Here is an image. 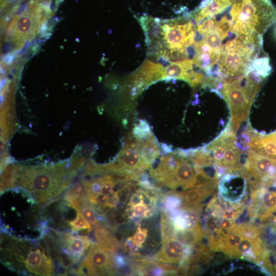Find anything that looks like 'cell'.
<instances>
[{
    "label": "cell",
    "mask_w": 276,
    "mask_h": 276,
    "mask_svg": "<svg viewBox=\"0 0 276 276\" xmlns=\"http://www.w3.org/2000/svg\"><path fill=\"white\" fill-rule=\"evenodd\" d=\"M1 238V261L8 268L36 275H53L55 266L43 239L17 238L6 235Z\"/></svg>",
    "instance_id": "6da1fadb"
},
{
    "label": "cell",
    "mask_w": 276,
    "mask_h": 276,
    "mask_svg": "<svg viewBox=\"0 0 276 276\" xmlns=\"http://www.w3.org/2000/svg\"><path fill=\"white\" fill-rule=\"evenodd\" d=\"M12 171L11 189L15 186L25 190L37 203L50 201L58 197L68 186L70 181L61 166L33 167Z\"/></svg>",
    "instance_id": "7a4b0ae2"
},
{
    "label": "cell",
    "mask_w": 276,
    "mask_h": 276,
    "mask_svg": "<svg viewBox=\"0 0 276 276\" xmlns=\"http://www.w3.org/2000/svg\"><path fill=\"white\" fill-rule=\"evenodd\" d=\"M261 84L262 82L251 75H247L237 81L222 83L218 93H220L228 105L231 114L229 124L236 131L241 123L246 121Z\"/></svg>",
    "instance_id": "3957f363"
},
{
    "label": "cell",
    "mask_w": 276,
    "mask_h": 276,
    "mask_svg": "<svg viewBox=\"0 0 276 276\" xmlns=\"http://www.w3.org/2000/svg\"><path fill=\"white\" fill-rule=\"evenodd\" d=\"M240 174L249 185L251 191L261 187L276 188V157L248 150Z\"/></svg>",
    "instance_id": "277c9868"
},
{
    "label": "cell",
    "mask_w": 276,
    "mask_h": 276,
    "mask_svg": "<svg viewBox=\"0 0 276 276\" xmlns=\"http://www.w3.org/2000/svg\"><path fill=\"white\" fill-rule=\"evenodd\" d=\"M114 251L99 243H92L86 255L78 265L77 275H114L118 267Z\"/></svg>",
    "instance_id": "5b68a950"
},
{
    "label": "cell",
    "mask_w": 276,
    "mask_h": 276,
    "mask_svg": "<svg viewBox=\"0 0 276 276\" xmlns=\"http://www.w3.org/2000/svg\"><path fill=\"white\" fill-rule=\"evenodd\" d=\"M58 239L62 246L59 249L62 254L70 257L76 263L85 256L90 244L88 237L76 233H59Z\"/></svg>",
    "instance_id": "8992f818"
},
{
    "label": "cell",
    "mask_w": 276,
    "mask_h": 276,
    "mask_svg": "<svg viewBox=\"0 0 276 276\" xmlns=\"http://www.w3.org/2000/svg\"><path fill=\"white\" fill-rule=\"evenodd\" d=\"M239 174H235L233 184V174H227L220 180L219 191L220 196L224 201L231 203L239 202L244 196L247 188V182L244 179L238 184L236 182L239 178Z\"/></svg>",
    "instance_id": "52a82bcc"
},
{
    "label": "cell",
    "mask_w": 276,
    "mask_h": 276,
    "mask_svg": "<svg viewBox=\"0 0 276 276\" xmlns=\"http://www.w3.org/2000/svg\"><path fill=\"white\" fill-rule=\"evenodd\" d=\"M162 243L160 248L154 256V259L163 263H180L185 255L187 246L175 237L168 238Z\"/></svg>",
    "instance_id": "ba28073f"
},
{
    "label": "cell",
    "mask_w": 276,
    "mask_h": 276,
    "mask_svg": "<svg viewBox=\"0 0 276 276\" xmlns=\"http://www.w3.org/2000/svg\"><path fill=\"white\" fill-rule=\"evenodd\" d=\"M195 176L194 165L191 163L189 158L180 155L173 173L175 189L181 188L183 190H186L193 188Z\"/></svg>",
    "instance_id": "9c48e42d"
},
{
    "label": "cell",
    "mask_w": 276,
    "mask_h": 276,
    "mask_svg": "<svg viewBox=\"0 0 276 276\" xmlns=\"http://www.w3.org/2000/svg\"><path fill=\"white\" fill-rule=\"evenodd\" d=\"M249 148L263 154L276 157V131L268 134H262L254 131L250 136Z\"/></svg>",
    "instance_id": "30bf717a"
},
{
    "label": "cell",
    "mask_w": 276,
    "mask_h": 276,
    "mask_svg": "<svg viewBox=\"0 0 276 276\" xmlns=\"http://www.w3.org/2000/svg\"><path fill=\"white\" fill-rule=\"evenodd\" d=\"M241 224H233L229 228V233L224 240L223 245L220 251H222L232 258L237 246L244 238Z\"/></svg>",
    "instance_id": "8fae6325"
},
{
    "label": "cell",
    "mask_w": 276,
    "mask_h": 276,
    "mask_svg": "<svg viewBox=\"0 0 276 276\" xmlns=\"http://www.w3.org/2000/svg\"><path fill=\"white\" fill-rule=\"evenodd\" d=\"M208 197L203 187L190 188L187 191H183L182 204L180 208H196L201 206V202Z\"/></svg>",
    "instance_id": "7c38bea8"
},
{
    "label": "cell",
    "mask_w": 276,
    "mask_h": 276,
    "mask_svg": "<svg viewBox=\"0 0 276 276\" xmlns=\"http://www.w3.org/2000/svg\"><path fill=\"white\" fill-rule=\"evenodd\" d=\"M94 227V235L98 242L109 248L116 250L121 244L116 237L103 226L99 224Z\"/></svg>",
    "instance_id": "4fadbf2b"
},
{
    "label": "cell",
    "mask_w": 276,
    "mask_h": 276,
    "mask_svg": "<svg viewBox=\"0 0 276 276\" xmlns=\"http://www.w3.org/2000/svg\"><path fill=\"white\" fill-rule=\"evenodd\" d=\"M67 225L71 227V231L76 234L78 233L89 234L92 230L90 223L78 212L75 218L67 222Z\"/></svg>",
    "instance_id": "5bb4252c"
},
{
    "label": "cell",
    "mask_w": 276,
    "mask_h": 276,
    "mask_svg": "<svg viewBox=\"0 0 276 276\" xmlns=\"http://www.w3.org/2000/svg\"><path fill=\"white\" fill-rule=\"evenodd\" d=\"M166 77L168 78H174L187 81L188 73L182 63H172L165 70Z\"/></svg>",
    "instance_id": "9a60e30c"
},
{
    "label": "cell",
    "mask_w": 276,
    "mask_h": 276,
    "mask_svg": "<svg viewBox=\"0 0 276 276\" xmlns=\"http://www.w3.org/2000/svg\"><path fill=\"white\" fill-rule=\"evenodd\" d=\"M147 235V230L145 228H142L139 226L133 236L129 237L127 240V244L133 249L140 248L145 242Z\"/></svg>",
    "instance_id": "2e32d148"
},
{
    "label": "cell",
    "mask_w": 276,
    "mask_h": 276,
    "mask_svg": "<svg viewBox=\"0 0 276 276\" xmlns=\"http://www.w3.org/2000/svg\"><path fill=\"white\" fill-rule=\"evenodd\" d=\"M244 204L237 203L224 210L221 214L222 218L231 220L236 219L243 212Z\"/></svg>",
    "instance_id": "e0dca14e"
},
{
    "label": "cell",
    "mask_w": 276,
    "mask_h": 276,
    "mask_svg": "<svg viewBox=\"0 0 276 276\" xmlns=\"http://www.w3.org/2000/svg\"><path fill=\"white\" fill-rule=\"evenodd\" d=\"M148 206L149 205L145 200V198L143 200L139 203L133 205H128L129 208L128 211L130 213V217L131 218H143L145 212L148 209Z\"/></svg>",
    "instance_id": "ac0fdd59"
},
{
    "label": "cell",
    "mask_w": 276,
    "mask_h": 276,
    "mask_svg": "<svg viewBox=\"0 0 276 276\" xmlns=\"http://www.w3.org/2000/svg\"><path fill=\"white\" fill-rule=\"evenodd\" d=\"M151 133L148 124L145 121L142 120L138 125L134 127L132 134L136 139H142Z\"/></svg>",
    "instance_id": "d6986e66"
},
{
    "label": "cell",
    "mask_w": 276,
    "mask_h": 276,
    "mask_svg": "<svg viewBox=\"0 0 276 276\" xmlns=\"http://www.w3.org/2000/svg\"><path fill=\"white\" fill-rule=\"evenodd\" d=\"M233 224V220L222 217L219 222V226L222 228L229 229Z\"/></svg>",
    "instance_id": "ffe728a7"
},
{
    "label": "cell",
    "mask_w": 276,
    "mask_h": 276,
    "mask_svg": "<svg viewBox=\"0 0 276 276\" xmlns=\"http://www.w3.org/2000/svg\"><path fill=\"white\" fill-rule=\"evenodd\" d=\"M273 221V224H274V225L275 226V228L276 229V215L274 217Z\"/></svg>",
    "instance_id": "44dd1931"
}]
</instances>
